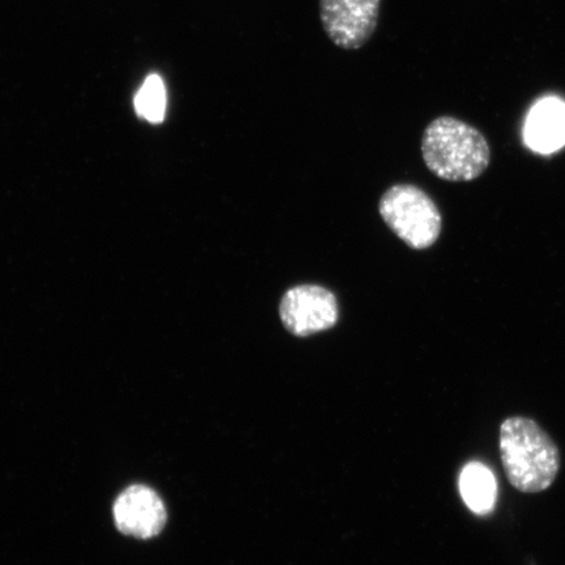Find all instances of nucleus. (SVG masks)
Returning a JSON list of instances; mask_svg holds the SVG:
<instances>
[{
    "mask_svg": "<svg viewBox=\"0 0 565 565\" xmlns=\"http://www.w3.org/2000/svg\"><path fill=\"white\" fill-rule=\"evenodd\" d=\"M500 457L515 490L540 493L559 476L562 457L551 436L534 419L512 416L500 427Z\"/></svg>",
    "mask_w": 565,
    "mask_h": 565,
    "instance_id": "f257e3e1",
    "label": "nucleus"
},
{
    "mask_svg": "<svg viewBox=\"0 0 565 565\" xmlns=\"http://www.w3.org/2000/svg\"><path fill=\"white\" fill-rule=\"evenodd\" d=\"M422 153L429 171L450 182L477 180L491 161L490 145L483 134L449 116L434 119L424 130Z\"/></svg>",
    "mask_w": 565,
    "mask_h": 565,
    "instance_id": "f03ea898",
    "label": "nucleus"
},
{
    "mask_svg": "<svg viewBox=\"0 0 565 565\" xmlns=\"http://www.w3.org/2000/svg\"><path fill=\"white\" fill-rule=\"evenodd\" d=\"M379 212L387 227L414 250L428 249L441 235L440 210L418 186L399 183L387 189Z\"/></svg>",
    "mask_w": 565,
    "mask_h": 565,
    "instance_id": "7ed1b4c3",
    "label": "nucleus"
},
{
    "mask_svg": "<svg viewBox=\"0 0 565 565\" xmlns=\"http://www.w3.org/2000/svg\"><path fill=\"white\" fill-rule=\"evenodd\" d=\"M282 327L295 337H309L333 329L339 320L337 296L317 285L289 288L279 306Z\"/></svg>",
    "mask_w": 565,
    "mask_h": 565,
    "instance_id": "20e7f679",
    "label": "nucleus"
},
{
    "mask_svg": "<svg viewBox=\"0 0 565 565\" xmlns=\"http://www.w3.org/2000/svg\"><path fill=\"white\" fill-rule=\"evenodd\" d=\"M381 0H320V19L329 40L343 51H359L377 30Z\"/></svg>",
    "mask_w": 565,
    "mask_h": 565,
    "instance_id": "39448f33",
    "label": "nucleus"
},
{
    "mask_svg": "<svg viewBox=\"0 0 565 565\" xmlns=\"http://www.w3.org/2000/svg\"><path fill=\"white\" fill-rule=\"evenodd\" d=\"M113 514L119 532L139 540L153 539L167 522L162 500L146 486H131L119 494Z\"/></svg>",
    "mask_w": 565,
    "mask_h": 565,
    "instance_id": "423d86ee",
    "label": "nucleus"
},
{
    "mask_svg": "<svg viewBox=\"0 0 565 565\" xmlns=\"http://www.w3.org/2000/svg\"><path fill=\"white\" fill-rule=\"evenodd\" d=\"M526 143L534 151L550 153L565 145V104L557 98H546L530 111Z\"/></svg>",
    "mask_w": 565,
    "mask_h": 565,
    "instance_id": "0eeeda50",
    "label": "nucleus"
},
{
    "mask_svg": "<svg viewBox=\"0 0 565 565\" xmlns=\"http://www.w3.org/2000/svg\"><path fill=\"white\" fill-rule=\"evenodd\" d=\"M459 491L465 504L477 514L490 513L497 503V479L492 471L480 462L465 466L459 477Z\"/></svg>",
    "mask_w": 565,
    "mask_h": 565,
    "instance_id": "6e6552de",
    "label": "nucleus"
},
{
    "mask_svg": "<svg viewBox=\"0 0 565 565\" xmlns=\"http://www.w3.org/2000/svg\"><path fill=\"white\" fill-rule=\"evenodd\" d=\"M141 118L152 124H160L167 113V89L164 81L158 74L147 77L134 100Z\"/></svg>",
    "mask_w": 565,
    "mask_h": 565,
    "instance_id": "1a4fd4ad",
    "label": "nucleus"
}]
</instances>
